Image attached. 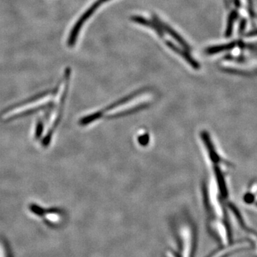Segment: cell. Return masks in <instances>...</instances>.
Wrapping results in <instances>:
<instances>
[{
	"label": "cell",
	"instance_id": "1",
	"mask_svg": "<svg viewBox=\"0 0 257 257\" xmlns=\"http://www.w3.org/2000/svg\"><path fill=\"white\" fill-rule=\"evenodd\" d=\"M179 235L182 241V257H192L194 245V235L192 228L184 225L181 227Z\"/></svg>",
	"mask_w": 257,
	"mask_h": 257
},
{
	"label": "cell",
	"instance_id": "2",
	"mask_svg": "<svg viewBox=\"0 0 257 257\" xmlns=\"http://www.w3.org/2000/svg\"><path fill=\"white\" fill-rule=\"evenodd\" d=\"M108 1H110V0H98V1L94 3V4L87 10V12L82 15V18L79 19V20L77 21L75 27H74L73 30H72V35H71V40L74 41H74H75L76 38H77V35H78L79 30L82 28L84 23L87 22L88 19L90 18V17L94 14V12H95L96 10L100 8L101 4H104V3H106V2Z\"/></svg>",
	"mask_w": 257,
	"mask_h": 257
},
{
	"label": "cell",
	"instance_id": "3",
	"mask_svg": "<svg viewBox=\"0 0 257 257\" xmlns=\"http://www.w3.org/2000/svg\"><path fill=\"white\" fill-rule=\"evenodd\" d=\"M234 47V44H228L226 45H221V46L213 47L210 48H208L207 50V53L208 54H215L217 52H221V51H224L225 50H229V49L232 48Z\"/></svg>",
	"mask_w": 257,
	"mask_h": 257
},
{
	"label": "cell",
	"instance_id": "4",
	"mask_svg": "<svg viewBox=\"0 0 257 257\" xmlns=\"http://www.w3.org/2000/svg\"><path fill=\"white\" fill-rule=\"evenodd\" d=\"M168 256L169 257H175V256H174L173 254H172V253H170V254H169ZM212 257H221V254H220V253H216V254L214 255V256H213Z\"/></svg>",
	"mask_w": 257,
	"mask_h": 257
}]
</instances>
